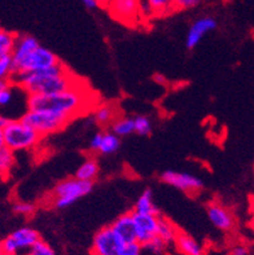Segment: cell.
Returning a JSON list of instances; mask_svg holds the SVG:
<instances>
[{"mask_svg": "<svg viewBox=\"0 0 254 255\" xmlns=\"http://www.w3.org/2000/svg\"><path fill=\"white\" fill-rule=\"evenodd\" d=\"M27 95H52L74 87L78 79L60 62L56 66L38 71L14 73L10 81Z\"/></svg>", "mask_w": 254, "mask_h": 255, "instance_id": "cell-1", "label": "cell"}, {"mask_svg": "<svg viewBox=\"0 0 254 255\" xmlns=\"http://www.w3.org/2000/svg\"><path fill=\"white\" fill-rule=\"evenodd\" d=\"M90 100L93 97L88 95V90L83 84H77L66 91L52 95H29L27 109L49 110L62 116L70 117L71 120L90 107Z\"/></svg>", "mask_w": 254, "mask_h": 255, "instance_id": "cell-2", "label": "cell"}, {"mask_svg": "<svg viewBox=\"0 0 254 255\" xmlns=\"http://www.w3.org/2000/svg\"><path fill=\"white\" fill-rule=\"evenodd\" d=\"M40 139L42 135L22 120L0 117V146L12 152H22L38 145Z\"/></svg>", "mask_w": 254, "mask_h": 255, "instance_id": "cell-3", "label": "cell"}, {"mask_svg": "<svg viewBox=\"0 0 254 255\" xmlns=\"http://www.w3.org/2000/svg\"><path fill=\"white\" fill-rule=\"evenodd\" d=\"M92 191V183L84 181L78 178H68L58 181L52 189V205L56 209H66L84 197Z\"/></svg>", "mask_w": 254, "mask_h": 255, "instance_id": "cell-4", "label": "cell"}, {"mask_svg": "<svg viewBox=\"0 0 254 255\" xmlns=\"http://www.w3.org/2000/svg\"><path fill=\"white\" fill-rule=\"evenodd\" d=\"M21 120L43 136L62 129L71 118L49 110H27Z\"/></svg>", "mask_w": 254, "mask_h": 255, "instance_id": "cell-5", "label": "cell"}, {"mask_svg": "<svg viewBox=\"0 0 254 255\" xmlns=\"http://www.w3.org/2000/svg\"><path fill=\"white\" fill-rule=\"evenodd\" d=\"M40 241L38 231L31 227H21L4 237L0 243V250L4 254L26 255Z\"/></svg>", "mask_w": 254, "mask_h": 255, "instance_id": "cell-6", "label": "cell"}, {"mask_svg": "<svg viewBox=\"0 0 254 255\" xmlns=\"http://www.w3.org/2000/svg\"><path fill=\"white\" fill-rule=\"evenodd\" d=\"M106 9L113 18L126 26H136L143 21L139 0H112Z\"/></svg>", "mask_w": 254, "mask_h": 255, "instance_id": "cell-7", "label": "cell"}, {"mask_svg": "<svg viewBox=\"0 0 254 255\" xmlns=\"http://www.w3.org/2000/svg\"><path fill=\"white\" fill-rule=\"evenodd\" d=\"M122 241L117 237L112 227H104L95 233L91 244V255H118L122 250Z\"/></svg>", "mask_w": 254, "mask_h": 255, "instance_id": "cell-8", "label": "cell"}, {"mask_svg": "<svg viewBox=\"0 0 254 255\" xmlns=\"http://www.w3.org/2000/svg\"><path fill=\"white\" fill-rule=\"evenodd\" d=\"M60 64L57 56L44 47H39L31 55L16 65V73H26V71H38L49 69Z\"/></svg>", "mask_w": 254, "mask_h": 255, "instance_id": "cell-9", "label": "cell"}, {"mask_svg": "<svg viewBox=\"0 0 254 255\" xmlns=\"http://www.w3.org/2000/svg\"><path fill=\"white\" fill-rule=\"evenodd\" d=\"M161 181L165 184H169L174 188H178L184 193L195 196L200 193L203 189V180L195 175L186 174V172H177L173 170H168L161 174Z\"/></svg>", "mask_w": 254, "mask_h": 255, "instance_id": "cell-10", "label": "cell"}, {"mask_svg": "<svg viewBox=\"0 0 254 255\" xmlns=\"http://www.w3.org/2000/svg\"><path fill=\"white\" fill-rule=\"evenodd\" d=\"M132 214H134L138 243L144 246L157 239L158 224H160L161 215H145V214H138L134 211Z\"/></svg>", "mask_w": 254, "mask_h": 255, "instance_id": "cell-11", "label": "cell"}, {"mask_svg": "<svg viewBox=\"0 0 254 255\" xmlns=\"http://www.w3.org/2000/svg\"><path fill=\"white\" fill-rule=\"evenodd\" d=\"M206 214L212 222V224L219 231L230 232L235 227V217L227 207L223 206L219 202H210L206 206Z\"/></svg>", "mask_w": 254, "mask_h": 255, "instance_id": "cell-12", "label": "cell"}, {"mask_svg": "<svg viewBox=\"0 0 254 255\" xmlns=\"http://www.w3.org/2000/svg\"><path fill=\"white\" fill-rule=\"evenodd\" d=\"M110 227H112V230L117 235V237L122 241L123 245L138 243V240H136L135 222H134V214H132V211L119 215L110 224Z\"/></svg>", "mask_w": 254, "mask_h": 255, "instance_id": "cell-13", "label": "cell"}, {"mask_svg": "<svg viewBox=\"0 0 254 255\" xmlns=\"http://www.w3.org/2000/svg\"><path fill=\"white\" fill-rule=\"evenodd\" d=\"M121 145L119 137L112 131H99L91 137L90 150L99 154H112L117 152Z\"/></svg>", "mask_w": 254, "mask_h": 255, "instance_id": "cell-14", "label": "cell"}, {"mask_svg": "<svg viewBox=\"0 0 254 255\" xmlns=\"http://www.w3.org/2000/svg\"><path fill=\"white\" fill-rule=\"evenodd\" d=\"M217 27L216 19L212 17H203L191 25L188 34H187L186 45L188 49H193L201 42V39L208 34L209 31L214 30Z\"/></svg>", "mask_w": 254, "mask_h": 255, "instance_id": "cell-15", "label": "cell"}, {"mask_svg": "<svg viewBox=\"0 0 254 255\" xmlns=\"http://www.w3.org/2000/svg\"><path fill=\"white\" fill-rule=\"evenodd\" d=\"M40 47V44L38 43L34 36L31 35H18L16 42V47L13 49L12 57L14 65L19 64L21 61H23L27 56H30L32 52L38 49Z\"/></svg>", "mask_w": 254, "mask_h": 255, "instance_id": "cell-16", "label": "cell"}, {"mask_svg": "<svg viewBox=\"0 0 254 255\" xmlns=\"http://www.w3.org/2000/svg\"><path fill=\"white\" fill-rule=\"evenodd\" d=\"M174 245L182 255H205V246L203 244L180 231Z\"/></svg>", "mask_w": 254, "mask_h": 255, "instance_id": "cell-17", "label": "cell"}, {"mask_svg": "<svg viewBox=\"0 0 254 255\" xmlns=\"http://www.w3.org/2000/svg\"><path fill=\"white\" fill-rule=\"evenodd\" d=\"M134 213L145 214V215H160L158 209L153 202V194L151 189H145L140 196L134 206Z\"/></svg>", "mask_w": 254, "mask_h": 255, "instance_id": "cell-18", "label": "cell"}, {"mask_svg": "<svg viewBox=\"0 0 254 255\" xmlns=\"http://www.w3.org/2000/svg\"><path fill=\"white\" fill-rule=\"evenodd\" d=\"M95 122L100 126H108L110 125L112 126L113 122L118 118L117 117V109L110 104H101V105H97L96 109H95Z\"/></svg>", "mask_w": 254, "mask_h": 255, "instance_id": "cell-19", "label": "cell"}, {"mask_svg": "<svg viewBox=\"0 0 254 255\" xmlns=\"http://www.w3.org/2000/svg\"><path fill=\"white\" fill-rule=\"evenodd\" d=\"M97 174H99V163L95 158H86L81 163V166L77 168L75 171V178L81 179L84 181H91L96 179Z\"/></svg>", "mask_w": 254, "mask_h": 255, "instance_id": "cell-20", "label": "cell"}, {"mask_svg": "<svg viewBox=\"0 0 254 255\" xmlns=\"http://www.w3.org/2000/svg\"><path fill=\"white\" fill-rule=\"evenodd\" d=\"M178 233H179V231L175 228V226L171 223L170 220L165 219V218H162V217L160 218L157 237L161 240L162 243H165L166 245L174 244L175 243V240H177Z\"/></svg>", "mask_w": 254, "mask_h": 255, "instance_id": "cell-21", "label": "cell"}, {"mask_svg": "<svg viewBox=\"0 0 254 255\" xmlns=\"http://www.w3.org/2000/svg\"><path fill=\"white\" fill-rule=\"evenodd\" d=\"M110 128H112V132L116 133L118 137H125L130 133L135 132V121L130 117H121L113 122Z\"/></svg>", "mask_w": 254, "mask_h": 255, "instance_id": "cell-22", "label": "cell"}, {"mask_svg": "<svg viewBox=\"0 0 254 255\" xmlns=\"http://www.w3.org/2000/svg\"><path fill=\"white\" fill-rule=\"evenodd\" d=\"M18 35L8 30H0V55H12Z\"/></svg>", "mask_w": 254, "mask_h": 255, "instance_id": "cell-23", "label": "cell"}, {"mask_svg": "<svg viewBox=\"0 0 254 255\" xmlns=\"http://www.w3.org/2000/svg\"><path fill=\"white\" fill-rule=\"evenodd\" d=\"M16 73V65L12 55H0V78L3 81H10Z\"/></svg>", "mask_w": 254, "mask_h": 255, "instance_id": "cell-24", "label": "cell"}, {"mask_svg": "<svg viewBox=\"0 0 254 255\" xmlns=\"http://www.w3.org/2000/svg\"><path fill=\"white\" fill-rule=\"evenodd\" d=\"M14 165V152L5 146H0V171L3 176H8Z\"/></svg>", "mask_w": 254, "mask_h": 255, "instance_id": "cell-25", "label": "cell"}, {"mask_svg": "<svg viewBox=\"0 0 254 255\" xmlns=\"http://www.w3.org/2000/svg\"><path fill=\"white\" fill-rule=\"evenodd\" d=\"M13 87L14 84L9 81H3L0 84V105L3 108L9 107L13 103Z\"/></svg>", "mask_w": 254, "mask_h": 255, "instance_id": "cell-26", "label": "cell"}, {"mask_svg": "<svg viewBox=\"0 0 254 255\" xmlns=\"http://www.w3.org/2000/svg\"><path fill=\"white\" fill-rule=\"evenodd\" d=\"M148 3L155 10L156 17L165 16L174 10V0H148Z\"/></svg>", "mask_w": 254, "mask_h": 255, "instance_id": "cell-27", "label": "cell"}, {"mask_svg": "<svg viewBox=\"0 0 254 255\" xmlns=\"http://www.w3.org/2000/svg\"><path fill=\"white\" fill-rule=\"evenodd\" d=\"M13 213L21 217H31L35 214L36 207L31 202H26V201H16L12 206Z\"/></svg>", "mask_w": 254, "mask_h": 255, "instance_id": "cell-28", "label": "cell"}, {"mask_svg": "<svg viewBox=\"0 0 254 255\" xmlns=\"http://www.w3.org/2000/svg\"><path fill=\"white\" fill-rule=\"evenodd\" d=\"M135 121V132L142 136H147L152 131V123L148 117L138 116L134 118Z\"/></svg>", "mask_w": 254, "mask_h": 255, "instance_id": "cell-29", "label": "cell"}, {"mask_svg": "<svg viewBox=\"0 0 254 255\" xmlns=\"http://www.w3.org/2000/svg\"><path fill=\"white\" fill-rule=\"evenodd\" d=\"M26 255H57L56 252L52 249L51 246L47 243H44L43 240H40L31 250Z\"/></svg>", "mask_w": 254, "mask_h": 255, "instance_id": "cell-30", "label": "cell"}, {"mask_svg": "<svg viewBox=\"0 0 254 255\" xmlns=\"http://www.w3.org/2000/svg\"><path fill=\"white\" fill-rule=\"evenodd\" d=\"M139 8H140V14H142L143 21H148L152 17H156L155 10L148 3V0H139Z\"/></svg>", "mask_w": 254, "mask_h": 255, "instance_id": "cell-31", "label": "cell"}, {"mask_svg": "<svg viewBox=\"0 0 254 255\" xmlns=\"http://www.w3.org/2000/svg\"><path fill=\"white\" fill-rule=\"evenodd\" d=\"M118 255H144V253H143V246L140 244L134 243L123 245L122 250L119 252Z\"/></svg>", "mask_w": 254, "mask_h": 255, "instance_id": "cell-32", "label": "cell"}, {"mask_svg": "<svg viewBox=\"0 0 254 255\" xmlns=\"http://www.w3.org/2000/svg\"><path fill=\"white\" fill-rule=\"evenodd\" d=\"M201 0H174V10H186L196 6Z\"/></svg>", "mask_w": 254, "mask_h": 255, "instance_id": "cell-33", "label": "cell"}, {"mask_svg": "<svg viewBox=\"0 0 254 255\" xmlns=\"http://www.w3.org/2000/svg\"><path fill=\"white\" fill-rule=\"evenodd\" d=\"M229 255H249V249L244 245H236L232 248Z\"/></svg>", "mask_w": 254, "mask_h": 255, "instance_id": "cell-34", "label": "cell"}, {"mask_svg": "<svg viewBox=\"0 0 254 255\" xmlns=\"http://www.w3.org/2000/svg\"><path fill=\"white\" fill-rule=\"evenodd\" d=\"M81 1L84 4L87 9H95V8L99 6L96 3V0H81Z\"/></svg>", "mask_w": 254, "mask_h": 255, "instance_id": "cell-35", "label": "cell"}, {"mask_svg": "<svg viewBox=\"0 0 254 255\" xmlns=\"http://www.w3.org/2000/svg\"><path fill=\"white\" fill-rule=\"evenodd\" d=\"M97 5L101 6V8H108L109 4L112 3V0H96Z\"/></svg>", "mask_w": 254, "mask_h": 255, "instance_id": "cell-36", "label": "cell"}, {"mask_svg": "<svg viewBox=\"0 0 254 255\" xmlns=\"http://www.w3.org/2000/svg\"><path fill=\"white\" fill-rule=\"evenodd\" d=\"M251 227L254 231V201L252 202V219H251Z\"/></svg>", "mask_w": 254, "mask_h": 255, "instance_id": "cell-37", "label": "cell"}, {"mask_svg": "<svg viewBox=\"0 0 254 255\" xmlns=\"http://www.w3.org/2000/svg\"><path fill=\"white\" fill-rule=\"evenodd\" d=\"M0 255H13V254H4V253H1V254Z\"/></svg>", "mask_w": 254, "mask_h": 255, "instance_id": "cell-38", "label": "cell"}]
</instances>
